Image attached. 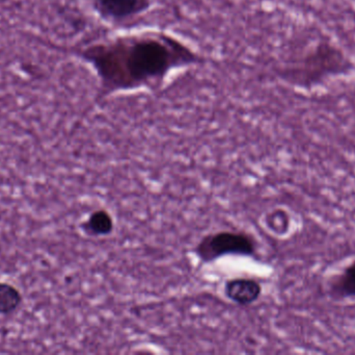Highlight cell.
<instances>
[{"label":"cell","mask_w":355,"mask_h":355,"mask_svg":"<svg viewBox=\"0 0 355 355\" xmlns=\"http://www.w3.org/2000/svg\"><path fill=\"white\" fill-rule=\"evenodd\" d=\"M98 81V97L158 92L177 73L202 67L208 58L181 38L156 29H131L77 50Z\"/></svg>","instance_id":"cell-1"},{"label":"cell","mask_w":355,"mask_h":355,"mask_svg":"<svg viewBox=\"0 0 355 355\" xmlns=\"http://www.w3.org/2000/svg\"><path fill=\"white\" fill-rule=\"evenodd\" d=\"M352 69L354 64L341 48L331 42L320 41L284 68L281 77L292 85L311 89L331 77L347 74Z\"/></svg>","instance_id":"cell-2"},{"label":"cell","mask_w":355,"mask_h":355,"mask_svg":"<svg viewBox=\"0 0 355 355\" xmlns=\"http://www.w3.org/2000/svg\"><path fill=\"white\" fill-rule=\"evenodd\" d=\"M103 24L119 31H131L155 6V0H83Z\"/></svg>","instance_id":"cell-3"},{"label":"cell","mask_w":355,"mask_h":355,"mask_svg":"<svg viewBox=\"0 0 355 355\" xmlns=\"http://www.w3.org/2000/svg\"><path fill=\"white\" fill-rule=\"evenodd\" d=\"M256 245L250 236L242 233L221 231L207 236L198 243L196 254L204 262H211L223 256H252Z\"/></svg>","instance_id":"cell-4"},{"label":"cell","mask_w":355,"mask_h":355,"mask_svg":"<svg viewBox=\"0 0 355 355\" xmlns=\"http://www.w3.org/2000/svg\"><path fill=\"white\" fill-rule=\"evenodd\" d=\"M261 293H262V288L254 279H236L225 283V296L240 306L254 304L259 299Z\"/></svg>","instance_id":"cell-5"},{"label":"cell","mask_w":355,"mask_h":355,"mask_svg":"<svg viewBox=\"0 0 355 355\" xmlns=\"http://www.w3.org/2000/svg\"><path fill=\"white\" fill-rule=\"evenodd\" d=\"M329 291L339 299H355V261L331 279Z\"/></svg>","instance_id":"cell-6"},{"label":"cell","mask_w":355,"mask_h":355,"mask_svg":"<svg viewBox=\"0 0 355 355\" xmlns=\"http://www.w3.org/2000/svg\"><path fill=\"white\" fill-rule=\"evenodd\" d=\"M85 233L92 236H107L114 229V220L112 215L104 210L92 213L83 224Z\"/></svg>","instance_id":"cell-7"},{"label":"cell","mask_w":355,"mask_h":355,"mask_svg":"<svg viewBox=\"0 0 355 355\" xmlns=\"http://www.w3.org/2000/svg\"><path fill=\"white\" fill-rule=\"evenodd\" d=\"M23 296L14 286L0 283V315L8 316L19 310L22 306Z\"/></svg>","instance_id":"cell-8"}]
</instances>
